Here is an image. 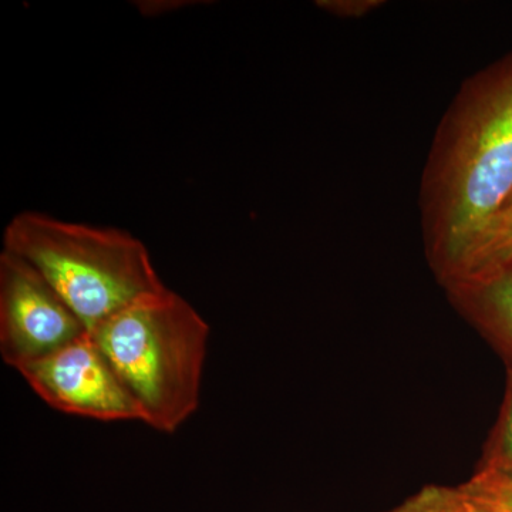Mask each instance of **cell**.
Listing matches in <instances>:
<instances>
[{"label":"cell","instance_id":"30bf717a","mask_svg":"<svg viewBox=\"0 0 512 512\" xmlns=\"http://www.w3.org/2000/svg\"><path fill=\"white\" fill-rule=\"evenodd\" d=\"M387 512H466L451 497L448 485L429 484L421 487L402 503Z\"/></svg>","mask_w":512,"mask_h":512},{"label":"cell","instance_id":"8992f818","mask_svg":"<svg viewBox=\"0 0 512 512\" xmlns=\"http://www.w3.org/2000/svg\"><path fill=\"white\" fill-rule=\"evenodd\" d=\"M447 291L458 311L510 360L512 369V269Z\"/></svg>","mask_w":512,"mask_h":512},{"label":"cell","instance_id":"8fae6325","mask_svg":"<svg viewBox=\"0 0 512 512\" xmlns=\"http://www.w3.org/2000/svg\"><path fill=\"white\" fill-rule=\"evenodd\" d=\"M322 8L335 13V15L345 16V18H360L373 9L379 8L382 2L375 0H333V2H319Z\"/></svg>","mask_w":512,"mask_h":512},{"label":"cell","instance_id":"6da1fadb","mask_svg":"<svg viewBox=\"0 0 512 512\" xmlns=\"http://www.w3.org/2000/svg\"><path fill=\"white\" fill-rule=\"evenodd\" d=\"M431 188L429 256L447 288L512 201V64L468 89L448 127Z\"/></svg>","mask_w":512,"mask_h":512},{"label":"cell","instance_id":"277c9868","mask_svg":"<svg viewBox=\"0 0 512 512\" xmlns=\"http://www.w3.org/2000/svg\"><path fill=\"white\" fill-rule=\"evenodd\" d=\"M89 330L39 272L0 254V355L16 372L59 352Z\"/></svg>","mask_w":512,"mask_h":512},{"label":"cell","instance_id":"7a4b0ae2","mask_svg":"<svg viewBox=\"0 0 512 512\" xmlns=\"http://www.w3.org/2000/svg\"><path fill=\"white\" fill-rule=\"evenodd\" d=\"M92 335L151 429L174 433L197 412L210 325L183 296H146Z\"/></svg>","mask_w":512,"mask_h":512},{"label":"cell","instance_id":"5b68a950","mask_svg":"<svg viewBox=\"0 0 512 512\" xmlns=\"http://www.w3.org/2000/svg\"><path fill=\"white\" fill-rule=\"evenodd\" d=\"M19 373L59 412L101 421H141L136 402L90 332Z\"/></svg>","mask_w":512,"mask_h":512},{"label":"cell","instance_id":"9c48e42d","mask_svg":"<svg viewBox=\"0 0 512 512\" xmlns=\"http://www.w3.org/2000/svg\"><path fill=\"white\" fill-rule=\"evenodd\" d=\"M476 471H495L512 477V369H508L500 416L488 437Z\"/></svg>","mask_w":512,"mask_h":512},{"label":"cell","instance_id":"ba28073f","mask_svg":"<svg viewBox=\"0 0 512 512\" xmlns=\"http://www.w3.org/2000/svg\"><path fill=\"white\" fill-rule=\"evenodd\" d=\"M451 497L466 512H512V477L476 471L464 483L448 485Z\"/></svg>","mask_w":512,"mask_h":512},{"label":"cell","instance_id":"52a82bcc","mask_svg":"<svg viewBox=\"0 0 512 512\" xmlns=\"http://www.w3.org/2000/svg\"><path fill=\"white\" fill-rule=\"evenodd\" d=\"M508 269H512V201L484 232L456 281L447 289L481 281Z\"/></svg>","mask_w":512,"mask_h":512},{"label":"cell","instance_id":"3957f363","mask_svg":"<svg viewBox=\"0 0 512 512\" xmlns=\"http://www.w3.org/2000/svg\"><path fill=\"white\" fill-rule=\"evenodd\" d=\"M3 251L32 265L90 333L133 303L167 288L146 245L117 228L20 212L5 229Z\"/></svg>","mask_w":512,"mask_h":512}]
</instances>
